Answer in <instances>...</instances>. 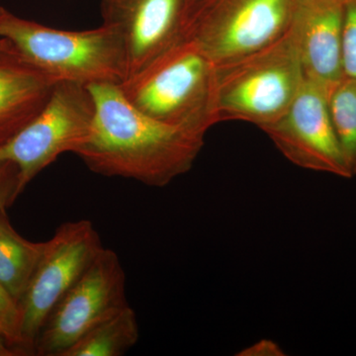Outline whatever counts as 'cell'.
Wrapping results in <instances>:
<instances>
[{"instance_id":"cell-5","label":"cell","mask_w":356,"mask_h":356,"mask_svg":"<svg viewBox=\"0 0 356 356\" xmlns=\"http://www.w3.org/2000/svg\"><path fill=\"white\" fill-rule=\"evenodd\" d=\"M298 0H186L181 38L214 65L254 53L282 38Z\"/></svg>"},{"instance_id":"cell-22","label":"cell","mask_w":356,"mask_h":356,"mask_svg":"<svg viewBox=\"0 0 356 356\" xmlns=\"http://www.w3.org/2000/svg\"><path fill=\"white\" fill-rule=\"evenodd\" d=\"M339 1L346 2V1H348V0H339Z\"/></svg>"},{"instance_id":"cell-12","label":"cell","mask_w":356,"mask_h":356,"mask_svg":"<svg viewBox=\"0 0 356 356\" xmlns=\"http://www.w3.org/2000/svg\"><path fill=\"white\" fill-rule=\"evenodd\" d=\"M55 83L10 42L0 48V147L40 113Z\"/></svg>"},{"instance_id":"cell-2","label":"cell","mask_w":356,"mask_h":356,"mask_svg":"<svg viewBox=\"0 0 356 356\" xmlns=\"http://www.w3.org/2000/svg\"><path fill=\"white\" fill-rule=\"evenodd\" d=\"M304 81L289 29L261 50L214 65L215 121L248 122L264 130L286 112Z\"/></svg>"},{"instance_id":"cell-15","label":"cell","mask_w":356,"mask_h":356,"mask_svg":"<svg viewBox=\"0 0 356 356\" xmlns=\"http://www.w3.org/2000/svg\"><path fill=\"white\" fill-rule=\"evenodd\" d=\"M329 108L344 161L356 175V79L343 77L330 90Z\"/></svg>"},{"instance_id":"cell-16","label":"cell","mask_w":356,"mask_h":356,"mask_svg":"<svg viewBox=\"0 0 356 356\" xmlns=\"http://www.w3.org/2000/svg\"><path fill=\"white\" fill-rule=\"evenodd\" d=\"M0 336L19 355H27L22 337V312L19 302L0 284Z\"/></svg>"},{"instance_id":"cell-13","label":"cell","mask_w":356,"mask_h":356,"mask_svg":"<svg viewBox=\"0 0 356 356\" xmlns=\"http://www.w3.org/2000/svg\"><path fill=\"white\" fill-rule=\"evenodd\" d=\"M46 242L26 240L0 212V284L17 300L26 291L44 254Z\"/></svg>"},{"instance_id":"cell-3","label":"cell","mask_w":356,"mask_h":356,"mask_svg":"<svg viewBox=\"0 0 356 356\" xmlns=\"http://www.w3.org/2000/svg\"><path fill=\"white\" fill-rule=\"evenodd\" d=\"M213 83L214 65L181 38L120 88L133 106L154 120L206 134L216 124Z\"/></svg>"},{"instance_id":"cell-17","label":"cell","mask_w":356,"mask_h":356,"mask_svg":"<svg viewBox=\"0 0 356 356\" xmlns=\"http://www.w3.org/2000/svg\"><path fill=\"white\" fill-rule=\"evenodd\" d=\"M343 69L344 77L356 79V0L344 2Z\"/></svg>"},{"instance_id":"cell-10","label":"cell","mask_w":356,"mask_h":356,"mask_svg":"<svg viewBox=\"0 0 356 356\" xmlns=\"http://www.w3.org/2000/svg\"><path fill=\"white\" fill-rule=\"evenodd\" d=\"M185 2L102 0V24L113 30L123 44L126 79L144 69L181 39Z\"/></svg>"},{"instance_id":"cell-1","label":"cell","mask_w":356,"mask_h":356,"mask_svg":"<svg viewBox=\"0 0 356 356\" xmlns=\"http://www.w3.org/2000/svg\"><path fill=\"white\" fill-rule=\"evenodd\" d=\"M88 88L95 100V123L74 153L88 170L151 187H165L191 170L205 133L154 120L128 102L120 83Z\"/></svg>"},{"instance_id":"cell-6","label":"cell","mask_w":356,"mask_h":356,"mask_svg":"<svg viewBox=\"0 0 356 356\" xmlns=\"http://www.w3.org/2000/svg\"><path fill=\"white\" fill-rule=\"evenodd\" d=\"M95 114V100L88 86L55 83L40 113L0 147V161H11L19 170L22 193L60 154L76 153L90 135Z\"/></svg>"},{"instance_id":"cell-19","label":"cell","mask_w":356,"mask_h":356,"mask_svg":"<svg viewBox=\"0 0 356 356\" xmlns=\"http://www.w3.org/2000/svg\"><path fill=\"white\" fill-rule=\"evenodd\" d=\"M238 356H284L285 351L271 339H262L236 353Z\"/></svg>"},{"instance_id":"cell-11","label":"cell","mask_w":356,"mask_h":356,"mask_svg":"<svg viewBox=\"0 0 356 356\" xmlns=\"http://www.w3.org/2000/svg\"><path fill=\"white\" fill-rule=\"evenodd\" d=\"M344 2L298 0L290 31L304 76L327 90L343 79Z\"/></svg>"},{"instance_id":"cell-7","label":"cell","mask_w":356,"mask_h":356,"mask_svg":"<svg viewBox=\"0 0 356 356\" xmlns=\"http://www.w3.org/2000/svg\"><path fill=\"white\" fill-rule=\"evenodd\" d=\"M127 305L120 257L103 248L51 312L37 337L34 355L63 356L89 330Z\"/></svg>"},{"instance_id":"cell-21","label":"cell","mask_w":356,"mask_h":356,"mask_svg":"<svg viewBox=\"0 0 356 356\" xmlns=\"http://www.w3.org/2000/svg\"><path fill=\"white\" fill-rule=\"evenodd\" d=\"M6 9L4 8V7H2L1 6H0V18H1V16L3 15L4 13H6ZM7 40L6 39H2V38H0V48H1V47H3V46H6V44H7Z\"/></svg>"},{"instance_id":"cell-8","label":"cell","mask_w":356,"mask_h":356,"mask_svg":"<svg viewBox=\"0 0 356 356\" xmlns=\"http://www.w3.org/2000/svg\"><path fill=\"white\" fill-rule=\"evenodd\" d=\"M102 248L99 234L86 219L60 225L47 241L38 266L20 300L27 355H34L37 337L51 312Z\"/></svg>"},{"instance_id":"cell-9","label":"cell","mask_w":356,"mask_h":356,"mask_svg":"<svg viewBox=\"0 0 356 356\" xmlns=\"http://www.w3.org/2000/svg\"><path fill=\"white\" fill-rule=\"evenodd\" d=\"M329 93L324 86L305 77L286 112L262 131L295 165L353 178L332 125Z\"/></svg>"},{"instance_id":"cell-18","label":"cell","mask_w":356,"mask_h":356,"mask_svg":"<svg viewBox=\"0 0 356 356\" xmlns=\"http://www.w3.org/2000/svg\"><path fill=\"white\" fill-rule=\"evenodd\" d=\"M21 194L17 166L11 161H0V212L10 207Z\"/></svg>"},{"instance_id":"cell-4","label":"cell","mask_w":356,"mask_h":356,"mask_svg":"<svg viewBox=\"0 0 356 356\" xmlns=\"http://www.w3.org/2000/svg\"><path fill=\"white\" fill-rule=\"evenodd\" d=\"M0 38L10 42L22 57L58 81L91 86L121 83L126 79L123 44L113 30L65 31L6 11L0 18Z\"/></svg>"},{"instance_id":"cell-14","label":"cell","mask_w":356,"mask_h":356,"mask_svg":"<svg viewBox=\"0 0 356 356\" xmlns=\"http://www.w3.org/2000/svg\"><path fill=\"white\" fill-rule=\"evenodd\" d=\"M139 337L137 315L127 305L89 330L63 356H121Z\"/></svg>"},{"instance_id":"cell-20","label":"cell","mask_w":356,"mask_h":356,"mask_svg":"<svg viewBox=\"0 0 356 356\" xmlns=\"http://www.w3.org/2000/svg\"><path fill=\"white\" fill-rule=\"evenodd\" d=\"M19 355V353H17L14 348H11L6 339H3L1 336H0V356H15Z\"/></svg>"}]
</instances>
